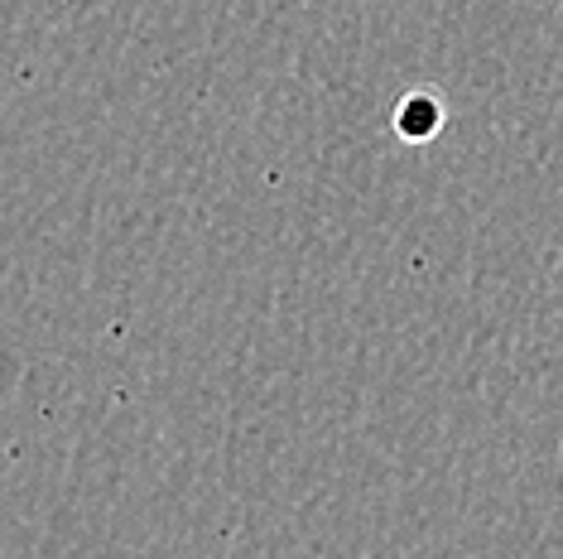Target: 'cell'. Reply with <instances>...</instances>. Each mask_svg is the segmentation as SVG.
Listing matches in <instances>:
<instances>
[{"mask_svg":"<svg viewBox=\"0 0 563 559\" xmlns=\"http://www.w3.org/2000/svg\"><path fill=\"white\" fill-rule=\"evenodd\" d=\"M443 121H448V107H443V97L433 92V87H415V92H405L400 107L390 111V125H395V135H400L405 145H429V140H439Z\"/></svg>","mask_w":563,"mask_h":559,"instance_id":"6da1fadb","label":"cell"}]
</instances>
